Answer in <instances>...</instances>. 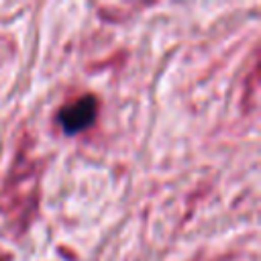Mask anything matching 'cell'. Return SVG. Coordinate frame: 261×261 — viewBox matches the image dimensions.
<instances>
[{"label":"cell","instance_id":"6da1fadb","mask_svg":"<svg viewBox=\"0 0 261 261\" xmlns=\"http://www.w3.org/2000/svg\"><path fill=\"white\" fill-rule=\"evenodd\" d=\"M96 112H98V100L94 96H84V98H77L75 102L63 106L59 110V124L63 128V133L67 135H75L84 128H88L94 120H96Z\"/></svg>","mask_w":261,"mask_h":261}]
</instances>
